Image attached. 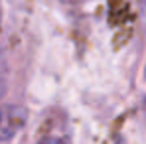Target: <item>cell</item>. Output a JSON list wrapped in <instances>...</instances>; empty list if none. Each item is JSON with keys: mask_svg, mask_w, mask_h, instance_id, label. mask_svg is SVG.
I'll return each instance as SVG.
<instances>
[{"mask_svg": "<svg viewBox=\"0 0 146 144\" xmlns=\"http://www.w3.org/2000/svg\"><path fill=\"white\" fill-rule=\"evenodd\" d=\"M6 83H8V65H6L4 55L0 53V97L6 91Z\"/></svg>", "mask_w": 146, "mask_h": 144, "instance_id": "7a4b0ae2", "label": "cell"}, {"mask_svg": "<svg viewBox=\"0 0 146 144\" xmlns=\"http://www.w3.org/2000/svg\"><path fill=\"white\" fill-rule=\"evenodd\" d=\"M38 144H65V140L59 138V136H46V138H42Z\"/></svg>", "mask_w": 146, "mask_h": 144, "instance_id": "3957f363", "label": "cell"}, {"mask_svg": "<svg viewBox=\"0 0 146 144\" xmlns=\"http://www.w3.org/2000/svg\"><path fill=\"white\" fill-rule=\"evenodd\" d=\"M24 122H26V113L20 107H14V105L0 107V142L16 136L18 130L24 126Z\"/></svg>", "mask_w": 146, "mask_h": 144, "instance_id": "6da1fadb", "label": "cell"}]
</instances>
